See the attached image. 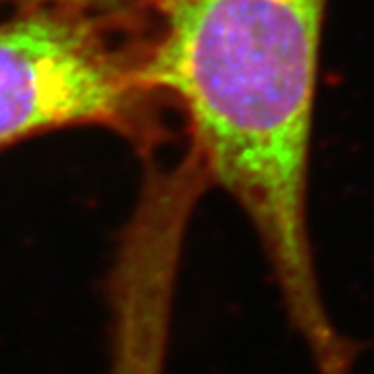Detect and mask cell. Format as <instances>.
Masks as SVG:
<instances>
[{
    "instance_id": "cell-1",
    "label": "cell",
    "mask_w": 374,
    "mask_h": 374,
    "mask_svg": "<svg viewBox=\"0 0 374 374\" xmlns=\"http://www.w3.org/2000/svg\"><path fill=\"white\" fill-rule=\"evenodd\" d=\"M326 0H152L150 83L183 113L210 187L248 219L316 374H354L358 345L322 293L310 156Z\"/></svg>"
},
{
    "instance_id": "cell-2",
    "label": "cell",
    "mask_w": 374,
    "mask_h": 374,
    "mask_svg": "<svg viewBox=\"0 0 374 374\" xmlns=\"http://www.w3.org/2000/svg\"><path fill=\"white\" fill-rule=\"evenodd\" d=\"M150 83L141 17L29 11L0 19V152L69 127H100L146 160L171 137Z\"/></svg>"
},
{
    "instance_id": "cell-3",
    "label": "cell",
    "mask_w": 374,
    "mask_h": 374,
    "mask_svg": "<svg viewBox=\"0 0 374 374\" xmlns=\"http://www.w3.org/2000/svg\"><path fill=\"white\" fill-rule=\"evenodd\" d=\"M152 0H0L2 8H15V13L29 11H79L94 15L117 17H144Z\"/></svg>"
}]
</instances>
